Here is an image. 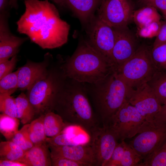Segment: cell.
<instances>
[{"label":"cell","instance_id":"cell-1","mask_svg":"<svg viewBox=\"0 0 166 166\" xmlns=\"http://www.w3.org/2000/svg\"><path fill=\"white\" fill-rule=\"evenodd\" d=\"M25 10L16 22L17 30L43 49L60 47L67 42L69 25L48 0H24Z\"/></svg>","mask_w":166,"mask_h":166},{"label":"cell","instance_id":"cell-2","mask_svg":"<svg viewBox=\"0 0 166 166\" xmlns=\"http://www.w3.org/2000/svg\"><path fill=\"white\" fill-rule=\"evenodd\" d=\"M66 76L79 82L97 84L115 72L113 65L89 42L78 46L64 65Z\"/></svg>","mask_w":166,"mask_h":166},{"label":"cell","instance_id":"cell-3","mask_svg":"<svg viewBox=\"0 0 166 166\" xmlns=\"http://www.w3.org/2000/svg\"><path fill=\"white\" fill-rule=\"evenodd\" d=\"M64 122L77 127L88 133L99 124L89 100L80 89L72 88L66 91H60L56 97L53 107Z\"/></svg>","mask_w":166,"mask_h":166},{"label":"cell","instance_id":"cell-4","mask_svg":"<svg viewBox=\"0 0 166 166\" xmlns=\"http://www.w3.org/2000/svg\"><path fill=\"white\" fill-rule=\"evenodd\" d=\"M94 97L97 117L102 126H109L113 117L127 100L129 87L115 72L101 81Z\"/></svg>","mask_w":166,"mask_h":166},{"label":"cell","instance_id":"cell-5","mask_svg":"<svg viewBox=\"0 0 166 166\" xmlns=\"http://www.w3.org/2000/svg\"><path fill=\"white\" fill-rule=\"evenodd\" d=\"M157 71L151 57V49L142 46L115 72L128 86L135 88L148 83Z\"/></svg>","mask_w":166,"mask_h":166},{"label":"cell","instance_id":"cell-6","mask_svg":"<svg viewBox=\"0 0 166 166\" xmlns=\"http://www.w3.org/2000/svg\"><path fill=\"white\" fill-rule=\"evenodd\" d=\"M166 141V122L154 119L145 121L129 144L143 160Z\"/></svg>","mask_w":166,"mask_h":166},{"label":"cell","instance_id":"cell-7","mask_svg":"<svg viewBox=\"0 0 166 166\" xmlns=\"http://www.w3.org/2000/svg\"><path fill=\"white\" fill-rule=\"evenodd\" d=\"M56 80L47 76L34 84L28 90L26 96L38 118L53 111L54 100L60 91Z\"/></svg>","mask_w":166,"mask_h":166},{"label":"cell","instance_id":"cell-8","mask_svg":"<svg viewBox=\"0 0 166 166\" xmlns=\"http://www.w3.org/2000/svg\"><path fill=\"white\" fill-rule=\"evenodd\" d=\"M145 121L127 100L113 117L109 126L122 141L137 134Z\"/></svg>","mask_w":166,"mask_h":166},{"label":"cell","instance_id":"cell-9","mask_svg":"<svg viewBox=\"0 0 166 166\" xmlns=\"http://www.w3.org/2000/svg\"><path fill=\"white\" fill-rule=\"evenodd\" d=\"M133 10L128 0H102L97 17L113 28L127 26L132 20Z\"/></svg>","mask_w":166,"mask_h":166},{"label":"cell","instance_id":"cell-10","mask_svg":"<svg viewBox=\"0 0 166 166\" xmlns=\"http://www.w3.org/2000/svg\"><path fill=\"white\" fill-rule=\"evenodd\" d=\"M127 100L147 121L154 119L162 105L147 83L135 88L129 87Z\"/></svg>","mask_w":166,"mask_h":166},{"label":"cell","instance_id":"cell-11","mask_svg":"<svg viewBox=\"0 0 166 166\" xmlns=\"http://www.w3.org/2000/svg\"><path fill=\"white\" fill-rule=\"evenodd\" d=\"M89 135V143L93 152L95 166H105L118 143L117 137L109 126H99Z\"/></svg>","mask_w":166,"mask_h":166},{"label":"cell","instance_id":"cell-12","mask_svg":"<svg viewBox=\"0 0 166 166\" xmlns=\"http://www.w3.org/2000/svg\"><path fill=\"white\" fill-rule=\"evenodd\" d=\"M113 28L115 42L111 61L116 71L134 54L138 48L136 47L135 37L127 26Z\"/></svg>","mask_w":166,"mask_h":166},{"label":"cell","instance_id":"cell-13","mask_svg":"<svg viewBox=\"0 0 166 166\" xmlns=\"http://www.w3.org/2000/svg\"><path fill=\"white\" fill-rule=\"evenodd\" d=\"M89 37L90 44L113 65L111 55L115 42L113 28L97 17L92 25Z\"/></svg>","mask_w":166,"mask_h":166},{"label":"cell","instance_id":"cell-14","mask_svg":"<svg viewBox=\"0 0 166 166\" xmlns=\"http://www.w3.org/2000/svg\"><path fill=\"white\" fill-rule=\"evenodd\" d=\"M48 146L51 157L68 159L82 166H95L94 155L89 142L74 145Z\"/></svg>","mask_w":166,"mask_h":166},{"label":"cell","instance_id":"cell-15","mask_svg":"<svg viewBox=\"0 0 166 166\" xmlns=\"http://www.w3.org/2000/svg\"><path fill=\"white\" fill-rule=\"evenodd\" d=\"M9 13H0V63L17 55L20 46L28 38L13 34L9 26Z\"/></svg>","mask_w":166,"mask_h":166},{"label":"cell","instance_id":"cell-16","mask_svg":"<svg viewBox=\"0 0 166 166\" xmlns=\"http://www.w3.org/2000/svg\"><path fill=\"white\" fill-rule=\"evenodd\" d=\"M45 63L28 61L18 69V89L28 90L38 81L45 77L47 73Z\"/></svg>","mask_w":166,"mask_h":166},{"label":"cell","instance_id":"cell-17","mask_svg":"<svg viewBox=\"0 0 166 166\" xmlns=\"http://www.w3.org/2000/svg\"><path fill=\"white\" fill-rule=\"evenodd\" d=\"M27 166H51V153L46 143L34 145L25 152L20 161Z\"/></svg>","mask_w":166,"mask_h":166},{"label":"cell","instance_id":"cell-18","mask_svg":"<svg viewBox=\"0 0 166 166\" xmlns=\"http://www.w3.org/2000/svg\"><path fill=\"white\" fill-rule=\"evenodd\" d=\"M112 157L117 166H138L143 160L124 140L118 143Z\"/></svg>","mask_w":166,"mask_h":166},{"label":"cell","instance_id":"cell-19","mask_svg":"<svg viewBox=\"0 0 166 166\" xmlns=\"http://www.w3.org/2000/svg\"><path fill=\"white\" fill-rule=\"evenodd\" d=\"M102 0H65L70 9L84 22L88 21Z\"/></svg>","mask_w":166,"mask_h":166},{"label":"cell","instance_id":"cell-20","mask_svg":"<svg viewBox=\"0 0 166 166\" xmlns=\"http://www.w3.org/2000/svg\"><path fill=\"white\" fill-rule=\"evenodd\" d=\"M43 124L47 137H54L59 134L69 125L64 122L59 115L52 111L44 115Z\"/></svg>","mask_w":166,"mask_h":166},{"label":"cell","instance_id":"cell-21","mask_svg":"<svg viewBox=\"0 0 166 166\" xmlns=\"http://www.w3.org/2000/svg\"><path fill=\"white\" fill-rule=\"evenodd\" d=\"M15 101L17 118L23 125L30 123L35 117V114L26 95L21 93Z\"/></svg>","mask_w":166,"mask_h":166},{"label":"cell","instance_id":"cell-22","mask_svg":"<svg viewBox=\"0 0 166 166\" xmlns=\"http://www.w3.org/2000/svg\"><path fill=\"white\" fill-rule=\"evenodd\" d=\"M161 17L156 9L147 6L134 11L132 20L138 28L154 22L160 21Z\"/></svg>","mask_w":166,"mask_h":166},{"label":"cell","instance_id":"cell-23","mask_svg":"<svg viewBox=\"0 0 166 166\" xmlns=\"http://www.w3.org/2000/svg\"><path fill=\"white\" fill-rule=\"evenodd\" d=\"M147 83L163 104L166 101V69L157 70Z\"/></svg>","mask_w":166,"mask_h":166},{"label":"cell","instance_id":"cell-24","mask_svg":"<svg viewBox=\"0 0 166 166\" xmlns=\"http://www.w3.org/2000/svg\"><path fill=\"white\" fill-rule=\"evenodd\" d=\"M25 151L11 140L0 143V159L20 161Z\"/></svg>","mask_w":166,"mask_h":166},{"label":"cell","instance_id":"cell-25","mask_svg":"<svg viewBox=\"0 0 166 166\" xmlns=\"http://www.w3.org/2000/svg\"><path fill=\"white\" fill-rule=\"evenodd\" d=\"M20 120L6 114H0V132L7 140H11L18 131Z\"/></svg>","mask_w":166,"mask_h":166},{"label":"cell","instance_id":"cell-26","mask_svg":"<svg viewBox=\"0 0 166 166\" xmlns=\"http://www.w3.org/2000/svg\"><path fill=\"white\" fill-rule=\"evenodd\" d=\"M44 115L34 119L29 123L28 131L34 145H39L46 142L47 136L43 126Z\"/></svg>","mask_w":166,"mask_h":166},{"label":"cell","instance_id":"cell-27","mask_svg":"<svg viewBox=\"0 0 166 166\" xmlns=\"http://www.w3.org/2000/svg\"><path fill=\"white\" fill-rule=\"evenodd\" d=\"M75 134V129H71L65 132L51 137H47L46 142L48 145H70L83 144L79 140L80 136Z\"/></svg>","mask_w":166,"mask_h":166},{"label":"cell","instance_id":"cell-28","mask_svg":"<svg viewBox=\"0 0 166 166\" xmlns=\"http://www.w3.org/2000/svg\"><path fill=\"white\" fill-rule=\"evenodd\" d=\"M138 166H166V141L159 148L144 158Z\"/></svg>","mask_w":166,"mask_h":166},{"label":"cell","instance_id":"cell-29","mask_svg":"<svg viewBox=\"0 0 166 166\" xmlns=\"http://www.w3.org/2000/svg\"><path fill=\"white\" fill-rule=\"evenodd\" d=\"M0 111L1 113L17 118L15 98L8 93H0Z\"/></svg>","mask_w":166,"mask_h":166},{"label":"cell","instance_id":"cell-30","mask_svg":"<svg viewBox=\"0 0 166 166\" xmlns=\"http://www.w3.org/2000/svg\"><path fill=\"white\" fill-rule=\"evenodd\" d=\"M18 69L0 79V93L13 94L18 89Z\"/></svg>","mask_w":166,"mask_h":166},{"label":"cell","instance_id":"cell-31","mask_svg":"<svg viewBox=\"0 0 166 166\" xmlns=\"http://www.w3.org/2000/svg\"><path fill=\"white\" fill-rule=\"evenodd\" d=\"M29 125V123L24 124L11 140L25 151L34 146L28 131Z\"/></svg>","mask_w":166,"mask_h":166},{"label":"cell","instance_id":"cell-32","mask_svg":"<svg viewBox=\"0 0 166 166\" xmlns=\"http://www.w3.org/2000/svg\"><path fill=\"white\" fill-rule=\"evenodd\" d=\"M151 55L157 70L166 69V43L153 47Z\"/></svg>","mask_w":166,"mask_h":166},{"label":"cell","instance_id":"cell-33","mask_svg":"<svg viewBox=\"0 0 166 166\" xmlns=\"http://www.w3.org/2000/svg\"><path fill=\"white\" fill-rule=\"evenodd\" d=\"M162 22H153L140 28H139L138 34L140 36L145 38L156 37L160 30Z\"/></svg>","mask_w":166,"mask_h":166},{"label":"cell","instance_id":"cell-34","mask_svg":"<svg viewBox=\"0 0 166 166\" xmlns=\"http://www.w3.org/2000/svg\"><path fill=\"white\" fill-rule=\"evenodd\" d=\"M17 55L14 56L10 60L0 63V79L11 73L18 61Z\"/></svg>","mask_w":166,"mask_h":166},{"label":"cell","instance_id":"cell-35","mask_svg":"<svg viewBox=\"0 0 166 166\" xmlns=\"http://www.w3.org/2000/svg\"><path fill=\"white\" fill-rule=\"evenodd\" d=\"M51 166H82L80 163L65 158L51 157Z\"/></svg>","mask_w":166,"mask_h":166},{"label":"cell","instance_id":"cell-36","mask_svg":"<svg viewBox=\"0 0 166 166\" xmlns=\"http://www.w3.org/2000/svg\"><path fill=\"white\" fill-rule=\"evenodd\" d=\"M166 43V21L162 22L160 32L154 42L153 47Z\"/></svg>","mask_w":166,"mask_h":166},{"label":"cell","instance_id":"cell-37","mask_svg":"<svg viewBox=\"0 0 166 166\" xmlns=\"http://www.w3.org/2000/svg\"><path fill=\"white\" fill-rule=\"evenodd\" d=\"M147 6H153L161 11L163 14L166 13V0H144Z\"/></svg>","mask_w":166,"mask_h":166},{"label":"cell","instance_id":"cell-38","mask_svg":"<svg viewBox=\"0 0 166 166\" xmlns=\"http://www.w3.org/2000/svg\"><path fill=\"white\" fill-rule=\"evenodd\" d=\"M0 166H27L26 164L20 161L0 159Z\"/></svg>","mask_w":166,"mask_h":166},{"label":"cell","instance_id":"cell-39","mask_svg":"<svg viewBox=\"0 0 166 166\" xmlns=\"http://www.w3.org/2000/svg\"><path fill=\"white\" fill-rule=\"evenodd\" d=\"M154 119L161 121L166 122V101L162 105L160 111Z\"/></svg>","mask_w":166,"mask_h":166},{"label":"cell","instance_id":"cell-40","mask_svg":"<svg viewBox=\"0 0 166 166\" xmlns=\"http://www.w3.org/2000/svg\"><path fill=\"white\" fill-rule=\"evenodd\" d=\"M10 0H0V13L9 11Z\"/></svg>","mask_w":166,"mask_h":166},{"label":"cell","instance_id":"cell-41","mask_svg":"<svg viewBox=\"0 0 166 166\" xmlns=\"http://www.w3.org/2000/svg\"><path fill=\"white\" fill-rule=\"evenodd\" d=\"M61 8H66L67 6L65 0H50Z\"/></svg>","mask_w":166,"mask_h":166},{"label":"cell","instance_id":"cell-42","mask_svg":"<svg viewBox=\"0 0 166 166\" xmlns=\"http://www.w3.org/2000/svg\"><path fill=\"white\" fill-rule=\"evenodd\" d=\"M18 0H10V5L11 8L17 9L18 8Z\"/></svg>","mask_w":166,"mask_h":166},{"label":"cell","instance_id":"cell-43","mask_svg":"<svg viewBox=\"0 0 166 166\" xmlns=\"http://www.w3.org/2000/svg\"><path fill=\"white\" fill-rule=\"evenodd\" d=\"M163 15L166 20V13L164 14H163Z\"/></svg>","mask_w":166,"mask_h":166}]
</instances>
